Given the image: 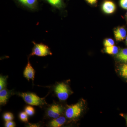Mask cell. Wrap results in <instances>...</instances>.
<instances>
[{
  "instance_id": "cell-4",
  "label": "cell",
  "mask_w": 127,
  "mask_h": 127,
  "mask_svg": "<svg viewBox=\"0 0 127 127\" xmlns=\"http://www.w3.org/2000/svg\"><path fill=\"white\" fill-rule=\"evenodd\" d=\"M63 112L62 106L56 102H53L47 108L46 116L48 118L55 119L61 116Z\"/></svg>"
},
{
  "instance_id": "cell-2",
  "label": "cell",
  "mask_w": 127,
  "mask_h": 127,
  "mask_svg": "<svg viewBox=\"0 0 127 127\" xmlns=\"http://www.w3.org/2000/svg\"><path fill=\"white\" fill-rule=\"evenodd\" d=\"M53 89L55 95L60 101H65L70 94L68 85L64 82L56 83Z\"/></svg>"
},
{
  "instance_id": "cell-16",
  "label": "cell",
  "mask_w": 127,
  "mask_h": 127,
  "mask_svg": "<svg viewBox=\"0 0 127 127\" xmlns=\"http://www.w3.org/2000/svg\"><path fill=\"white\" fill-rule=\"evenodd\" d=\"M119 70L121 76L127 79V64H124L122 65L120 67Z\"/></svg>"
},
{
  "instance_id": "cell-3",
  "label": "cell",
  "mask_w": 127,
  "mask_h": 127,
  "mask_svg": "<svg viewBox=\"0 0 127 127\" xmlns=\"http://www.w3.org/2000/svg\"><path fill=\"white\" fill-rule=\"evenodd\" d=\"M83 110V103L81 101L74 104L68 106L65 111L67 118L75 119L79 117Z\"/></svg>"
},
{
  "instance_id": "cell-22",
  "label": "cell",
  "mask_w": 127,
  "mask_h": 127,
  "mask_svg": "<svg viewBox=\"0 0 127 127\" xmlns=\"http://www.w3.org/2000/svg\"><path fill=\"white\" fill-rule=\"evenodd\" d=\"M120 4L122 8L127 10V0H120Z\"/></svg>"
},
{
  "instance_id": "cell-23",
  "label": "cell",
  "mask_w": 127,
  "mask_h": 127,
  "mask_svg": "<svg viewBox=\"0 0 127 127\" xmlns=\"http://www.w3.org/2000/svg\"><path fill=\"white\" fill-rule=\"evenodd\" d=\"M26 126L27 127H40L41 125H40L39 123L36 124H30L28 123L26 125Z\"/></svg>"
},
{
  "instance_id": "cell-24",
  "label": "cell",
  "mask_w": 127,
  "mask_h": 127,
  "mask_svg": "<svg viewBox=\"0 0 127 127\" xmlns=\"http://www.w3.org/2000/svg\"><path fill=\"white\" fill-rule=\"evenodd\" d=\"M87 2L91 5L95 4L97 2V0H86Z\"/></svg>"
},
{
  "instance_id": "cell-21",
  "label": "cell",
  "mask_w": 127,
  "mask_h": 127,
  "mask_svg": "<svg viewBox=\"0 0 127 127\" xmlns=\"http://www.w3.org/2000/svg\"><path fill=\"white\" fill-rule=\"evenodd\" d=\"M5 127H14L16 126L15 122L12 121H8L5 122Z\"/></svg>"
},
{
  "instance_id": "cell-10",
  "label": "cell",
  "mask_w": 127,
  "mask_h": 127,
  "mask_svg": "<svg viewBox=\"0 0 127 127\" xmlns=\"http://www.w3.org/2000/svg\"><path fill=\"white\" fill-rule=\"evenodd\" d=\"M66 122L65 117L61 116L59 117L52 119L48 124V126L50 127H59L64 125Z\"/></svg>"
},
{
  "instance_id": "cell-9",
  "label": "cell",
  "mask_w": 127,
  "mask_h": 127,
  "mask_svg": "<svg viewBox=\"0 0 127 127\" xmlns=\"http://www.w3.org/2000/svg\"><path fill=\"white\" fill-rule=\"evenodd\" d=\"M116 5L113 1L106 0L102 5V9L104 13L107 14L113 13L116 10Z\"/></svg>"
},
{
  "instance_id": "cell-5",
  "label": "cell",
  "mask_w": 127,
  "mask_h": 127,
  "mask_svg": "<svg viewBox=\"0 0 127 127\" xmlns=\"http://www.w3.org/2000/svg\"><path fill=\"white\" fill-rule=\"evenodd\" d=\"M32 42L34 45L30 56L45 57L52 55L50 48L46 45L42 43H36L34 41Z\"/></svg>"
},
{
  "instance_id": "cell-8",
  "label": "cell",
  "mask_w": 127,
  "mask_h": 127,
  "mask_svg": "<svg viewBox=\"0 0 127 127\" xmlns=\"http://www.w3.org/2000/svg\"><path fill=\"white\" fill-rule=\"evenodd\" d=\"M114 36L116 41H121L126 39L127 32L123 27H118L115 29L114 31Z\"/></svg>"
},
{
  "instance_id": "cell-27",
  "label": "cell",
  "mask_w": 127,
  "mask_h": 127,
  "mask_svg": "<svg viewBox=\"0 0 127 127\" xmlns=\"http://www.w3.org/2000/svg\"><path fill=\"white\" fill-rule=\"evenodd\" d=\"M126 18H127V14H126Z\"/></svg>"
},
{
  "instance_id": "cell-26",
  "label": "cell",
  "mask_w": 127,
  "mask_h": 127,
  "mask_svg": "<svg viewBox=\"0 0 127 127\" xmlns=\"http://www.w3.org/2000/svg\"><path fill=\"white\" fill-rule=\"evenodd\" d=\"M126 44H127V36L126 37Z\"/></svg>"
},
{
  "instance_id": "cell-1",
  "label": "cell",
  "mask_w": 127,
  "mask_h": 127,
  "mask_svg": "<svg viewBox=\"0 0 127 127\" xmlns=\"http://www.w3.org/2000/svg\"><path fill=\"white\" fill-rule=\"evenodd\" d=\"M16 94L23 98V100L29 105L42 107L47 104L45 97L41 98L33 93H17Z\"/></svg>"
},
{
  "instance_id": "cell-12",
  "label": "cell",
  "mask_w": 127,
  "mask_h": 127,
  "mask_svg": "<svg viewBox=\"0 0 127 127\" xmlns=\"http://www.w3.org/2000/svg\"><path fill=\"white\" fill-rule=\"evenodd\" d=\"M116 57L120 61L127 64V48L120 50L117 54Z\"/></svg>"
},
{
  "instance_id": "cell-25",
  "label": "cell",
  "mask_w": 127,
  "mask_h": 127,
  "mask_svg": "<svg viewBox=\"0 0 127 127\" xmlns=\"http://www.w3.org/2000/svg\"><path fill=\"white\" fill-rule=\"evenodd\" d=\"M125 119H126V123H127V116H126L125 117Z\"/></svg>"
},
{
  "instance_id": "cell-17",
  "label": "cell",
  "mask_w": 127,
  "mask_h": 127,
  "mask_svg": "<svg viewBox=\"0 0 127 127\" xmlns=\"http://www.w3.org/2000/svg\"><path fill=\"white\" fill-rule=\"evenodd\" d=\"M25 111L28 115L29 116H32L35 114V111L34 108L31 105L26 106L25 107Z\"/></svg>"
},
{
  "instance_id": "cell-18",
  "label": "cell",
  "mask_w": 127,
  "mask_h": 127,
  "mask_svg": "<svg viewBox=\"0 0 127 127\" xmlns=\"http://www.w3.org/2000/svg\"><path fill=\"white\" fill-rule=\"evenodd\" d=\"M3 118L5 122L12 121L14 120V116L13 114L9 112L5 113L3 115Z\"/></svg>"
},
{
  "instance_id": "cell-13",
  "label": "cell",
  "mask_w": 127,
  "mask_h": 127,
  "mask_svg": "<svg viewBox=\"0 0 127 127\" xmlns=\"http://www.w3.org/2000/svg\"><path fill=\"white\" fill-rule=\"evenodd\" d=\"M104 51L106 53L111 55H117L119 52L118 48L116 46L105 47Z\"/></svg>"
},
{
  "instance_id": "cell-20",
  "label": "cell",
  "mask_w": 127,
  "mask_h": 127,
  "mask_svg": "<svg viewBox=\"0 0 127 127\" xmlns=\"http://www.w3.org/2000/svg\"><path fill=\"white\" fill-rule=\"evenodd\" d=\"M103 45L105 47L114 45V41L112 39H110V38L106 39L104 40L103 42Z\"/></svg>"
},
{
  "instance_id": "cell-11",
  "label": "cell",
  "mask_w": 127,
  "mask_h": 127,
  "mask_svg": "<svg viewBox=\"0 0 127 127\" xmlns=\"http://www.w3.org/2000/svg\"><path fill=\"white\" fill-rule=\"evenodd\" d=\"M21 4L31 10H35L37 7V0H18Z\"/></svg>"
},
{
  "instance_id": "cell-14",
  "label": "cell",
  "mask_w": 127,
  "mask_h": 127,
  "mask_svg": "<svg viewBox=\"0 0 127 127\" xmlns=\"http://www.w3.org/2000/svg\"><path fill=\"white\" fill-rule=\"evenodd\" d=\"M46 1L53 7L57 9H61L63 7V0H46Z\"/></svg>"
},
{
  "instance_id": "cell-6",
  "label": "cell",
  "mask_w": 127,
  "mask_h": 127,
  "mask_svg": "<svg viewBox=\"0 0 127 127\" xmlns=\"http://www.w3.org/2000/svg\"><path fill=\"white\" fill-rule=\"evenodd\" d=\"M15 94L14 90H9L5 88L0 91V104L4 106L7 103L12 95Z\"/></svg>"
},
{
  "instance_id": "cell-15",
  "label": "cell",
  "mask_w": 127,
  "mask_h": 127,
  "mask_svg": "<svg viewBox=\"0 0 127 127\" xmlns=\"http://www.w3.org/2000/svg\"><path fill=\"white\" fill-rule=\"evenodd\" d=\"M7 76H0V91L6 88L7 85Z\"/></svg>"
},
{
  "instance_id": "cell-7",
  "label": "cell",
  "mask_w": 127,
  "mask_h": 127,
  "mask_svg": "<svg viewBox=\"0 0 127 127\" xmlns=\"http://www.w3.org/2000/svg\"><path fill=\"white\" fill-rule=\"evenodd\" d=\"M35 71L32 66L30 61L28 60L27 65L23 71V76L28 81L32 80L34 82Z\"/></svg>"
},
{
  "instance_id": "cell-19",
  "label": "cell",
  "mask_w": 127,
  "mask_h": 127,
  "mask_svg": "<svg viewBox=\"0 0 127 127\" xmlns=\"http://www.w3.org/2000/svg\"><path fill=\"white\" fill-rule=\"evenodd\" d=\"M19 117L21 120L23 122H28V115L25 111L20 113L19 114Z\"/></svg>"
}]
</instances>
